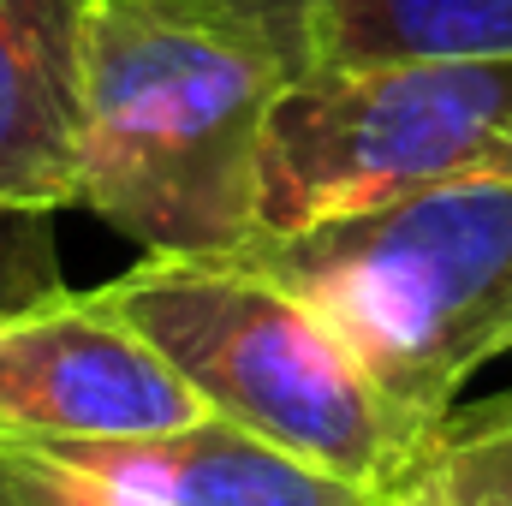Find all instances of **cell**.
Here are the masks:
<instances>
[{
	"label": "cell",
	"instance_id": "obj_9",
	"mask_svg": "<svg viewBox=\"0 0 512 506\" xmlns=\"http://www.w3.org/2000/svg\"><path fill=\"white\" fill-rule=\"evenodd\" d=\"M382 495L387 506H512V417L453 405Z\"/></svg>",
	"mask_w": 512,
	"mask_h": 506
},
{
	"label": "cell",
	"instance_id": "obj_4",
	"mask_svg": "<svg viewBox=\"0 0 512 506\" xmlns=\"http://www.w3.org/2000/svg\"><path fill=\"white\" fill-rule=\"evenodd\" d=\"M471 179H512V60L292 78L268 120L256 233H298Z\"/></svg>",
	"mask_w": 512,
	"mask_h": 506
},
{
	"label": "cell",
	"instance_id": "obj_12",
	"mask_svg": "<svg viewBox=\"0 0 512 506\" xmlns=\"http://www.w3.org/2000/svg\"><path fill=\"white\" fill-rule=\"evenodd\" d=\"M471 411H489V417H512V387L489 393V399H471Z\"/></svg>",
	"mask_w": 512,
	"mask_h": 506
},
{
	"label": "cell",
	"instance_id": "obj_6",
	"mask_svg": "<svg viewBox=\"0 0 512 506\" xmlns=\"http://www.w3.org/2000/svg\"><path fill=\"white\" fill-rule=\"evenodd\" d=\"M96 0H0V215L78 209Z\"/></svg>",
	"mask_w": 512,
	"mask_h": 506
},
{
	"label": "cell",
	"instance_id": "obj_10",
	"mask_svg": "<svg viewBox=\"0 0 512 506\" xmlns=\"http://www.w3.org/2000/svg\"><path fill=\"white\" fill-rule=\"evenodd\" d=\"M0 506H137L120 489H108L102 477L36 453V447H12L0 441Z\"/></svg>",
	"mask_w": 512,
	"mask_h": 506
},
{
	"label": "cell",
	"instance_id": "obj_2",
	"mask_svg": "<svg viewBox=\"0 0 512 506\" xmlns=\"http://www.w3.org/2000/svg\"><path fill=\"white\" fill-rule=\"evenodd\" d=\"M239 262L298 292L423 441L512 352V179L435 185L298 233H256Z\"/></svg>",
	"mask_w": 512,
	"mask_h": 506
},
{
	"label": "cell",
	"instance_id": "obj_8",
	"mask_svg": "<svg viewBox=\"0 0 512 506\" xmlns=\"http://www.w3.org/2000/svg\"><path fill=\"white\" fill-rule=\"evenodd\" d=\"M274 42L292 78L405 60H512V0H292Z\"/></svg>",
	"mask_w": 512,
	"mask_h": 506
},
{
	"label": "cell",
	"instance_id": "obj_3",
	"mask_svg": "<svg viewBox=\"0 0 512 506\" xmlns=\"http://www.w3.org/2000/svg\"><path fill=\"white\" fill-rule=\"evenodd\" d=\"M96 298L262 441L387 489L423 447L376 393L346 340L280 280L239 256H137Z\"/></svg>",
	"mask_w": 512,
	"mask_h": 506
},
{
	"label": "cell",
	"instance_id": "obj_1",
	"mask_svg": "<svg viewBox=\"0 0 512 506\" xmlns=\"http://www.w3.org/2000/svg\"><path fill=\"white\" fill-rule=\"evenodd\" d=\"M292 72L233 0H96L78 209L143 256H227L262 227V149Z\"/></svg>",
	"mask_w": 512,
	"mask_h": 506
},
{
	"label": "cell",
	"instance_id": "obj_11",
	"mask_svg": "<svg viewBox=\"0 0 512 506\" xmlns=\"http://www.w3.org/2000/svg\"><path fill=\"white\" fill-rule=\"evenodd\" d=\"M233 6H245V12H256V18H262V24L274 30V24L286 18V6H292V0H233Z\"/></svg>",
	"mask_w": 512,
	"mask_h": 506
},
{
	"label": "cell",
	"instance_id": "obj_7",
	"mask_svg": "<svg viewBox=\"0 0 512 506\" xmlns=\"http://www.w3.org/2000/svg\"><path fill=\"white\" fill-rule=\"evenodd\" d=\"M36 453L102 477L137 506H387L382 489L322 471L227 417L143 441H84Z\"/></svg>",
	"mask_w": 512,
	"mask_h": 506
},
{
	"label": "cell",
	"instance_id": "obj_5",
	"mask_svg": "<svg viewBox=\"0 0 512 506\" xmlns=\"http://www.w3.org/2000/svg\"><path fill=\"white\" fill-rule=\"evenodd\" d=\"M209 417L203 393L96 292L48 286L0 310V441H143Z\"/></svg>",
	"mask_w": 512,
	"mask_h": 506
}]
</instances>
